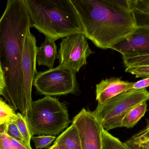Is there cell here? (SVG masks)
<instances>
[{
	"label": "cell",
	"instance_id": "9a60e30c",
	"mask_svg": "<svg viewBox=\"0 0 149 149\" xmlns=\"http://www.w3.org/2000/svg\"><path fill=\"white\" fill-rule=\"evenodd\" d=\"M148 104L143 102L132 108L123 118L121 127L133 128L144 116L147 111Z\"/></svg>",
	"mask_w": 149,
	"mask_h": 149
},
{
	"label": "cell",
	"instance_id": "484cf974",
	"mask_svg": "<svg viewBox=\"0 0 149 149\" xmlns=\"http://www.w3.org/2000/svg\"><path fill=\"white\" fill-rule=\"evenodd\" d=\"M10 144L14 149H32L31 148L22 143L20 142L9 137Z\"/></svg>",
	"mask_w": 149,
	"mask_h": 149
},
{
	"label": "cell",
	"instance_id": "cb8c5ba5",
	"mask_svg": "<svg viewBox=\"0 0 149 149\" xmlns=\"http://www.w3.org/2000/svg\"><path fill=\"white\" fill-rule=\"evenodd\" d=\"M0 149H14L6 132V124L0 125Z\"/></svg>",
	"mask_w": 149,
	"mask_h": 149
},
{
	"label": "cell",
	"instance_id": "6da1fadb",
	"mask_svg": "<svg viewBox=\"0 0 149 149\" xmlns=\"http://www.w3.org/2000/svg\"><path fill=\"white\" fill-rule=\"evenodd\" d=\"M31 23L24 0H8L0 18V68L4 78L2 95L26 120L31 110L26 101L22 68L24 46Z\"/></svg>",
	"mask_w": 149,
	"mask_h": 149
},
{
	"label": "cell",
	"instance_id": "7c38bea8",
	"mask_svg": "<svg viewBox=\"0 0 149 149\" xmlns=\"http://www.w3.org/2000/svg\"><path fill=\"white\" fill-rule=\"evenodd\" d=\"M56 41L45 37L44 41L38 47L36 62L38 66H45L49 69L53 68L57 58V48Z\"/></svg>",
	"mask_w": 149,
	"mask_h": 149
},
{
	"label": "cell",
	"instance_id": "4316f807",
	"mask_svg": "<svg viewBox=\"0 0 149 149\" xmlns=\"http://www.w3.org/2000/svg\"><path fill=\"white\" fill-rule=\"evenodd\" d=\"M4 85H5V84H4V78L2 72L0 68V96L2 95V93L4 88Z\"/></svg>",
	"mask_w": 149,
	"mask_h": 149
},
{
	"label": "cell",
	"instance_id": "4fadbf2b",
	"mask_svg": "<svg viewBox=\"0 0 149 149\" xmlns=\"http://www.w3.org/2000/svg\"><path fill=\"white\" fill-rule=\"evenodd\" d=\"M55 143L64 145L70 149H82L79 131L72 123L56 139Z\"/></svg>",
	"mask_w": 149,
	"mask_h": 149
},
{
	"label": "cell",
	"instance_id": "ba28073f",
	"mask_svg": "<svg viewBox=\"0 0 149 149\" xmlns=\"http://www.w3.org/2000/svg\"><path fill=\"white\" fill-rule=\"evenodd\" d=\"M78 129L82 149H102V129L93 112L83 108L73 118Z\"/></svg>",
	"mask_w": 149,
	"mask_h": 149
},
{
	"label": "cell",
	"instance_id": "5bb4252c",
	"mask_svg": "<svg viewBox=\"0 0 149 149\" xmlns=\"http://www.w3.org/2000/svg\"><path fill=\"white\" fill-rule=\"evenodd\" d=\"M136 26L149 27V0H130Z\"/></svg>",
	"mask_w": 149,
	"mask_h": 149
},
{
	"label": "cell",
	"instance_id": "5b68a950",
	"mask_svg": "<svg viewBox=\"0 0 149 149\" xmlns=\"http://www.w3.org/2000/svg\"><path fill=\"white\" fill-rule=\"evenodd\" d=\"M149 100V91L146 88L123 92L97 106L93 112L102 129L108 131L121 127L123 118L132 108Z\"/></svg>",
	"mask_w": 149,
	"mask_h": 149
},
{
	"label": "cell",
	"instance_id": "603a6c76",
	"mask_svg": "<svg viewBox=\"0 0 149 149\" xmlns=\"http://www.w3.org/2000/svg\"><path fill=\"white\" fill-rule=\"evenodd\" d=\"M125 72L135 75L136 78L149 77V66L126 67Z\"/></svg>",
	"mask_w": 149,
	"mask_h": 149
},
{
	"label": "cell",
	"instance_id": "d4e9b609",
	"mask_svg": "<svg viewBox=\"0 0 149 149\" xmlns=\"http://www.w3.org/2000/svg\"><path fill=\"white\" fill-rule=\"evenodd\" d=\"M149 86V77L139 80L137 82H134L132 89L140 90L146 88Z\"/></svg>",
	"mask_w": 149,
	"mask_h": 149
},
{
	"label": "cell",
	"instance_id": "e0dca14e",
	"mask_svg": "<svg viewBox=\"0 0 149 149\" xmlns=\"http://www.w3.org/2000/svg\"><path fill=\"white\" fill-rule=\"evenodd\" d=\"M17 115L13 108L0 97V124L16 121Z\"/></svg>",
	"mask_w": 149,
	"mask_h": 149
},
{
	"label": "cell",
	"instance_id": "8992f818",
	"mask_svg": "<svg viewBox=\"0 0 149 149\" xmlns=\"http://www.w3.org/2000/svg\"><path fill=\"white\" fill-rule=\"evenodd\" d=\"M76 73L59 65L36 75L33 85L37 93L45 96L77 94L80 92Z\"/></svg>",
	"mask_w": 149,
	"mask_h": 149
},
{
	"label": "cell",
	"instance_id": "1f68e13d",
	"mask_svg": "<svg viewBox=\"0 0 149 149\" xmlns=\"http://www.w3.org/2000/svg\"><path fill=\"white\" fill-rule=\"evenodd\" d=\"M0 125H1V124H0Z\"/></svg>",
	"mask_w": 149,
	"mask_h": 149
},
{
	"label": "cell",
	"instance_id": "3957f363",
	"mask_svg": "<svg viewBox=\"0 0 149 149\" xmlns=\"http://www.w3.org/2000/svg\"><path fill=\"white\" fill-rule=\"evenodd\" d=\"M31 27L56 40L84 34L79 15L71 0H24Z\"/></svg>",
	"mask_w": 149,
	"mask_h": 149
},
{
	"label": "cell",
	"instance_id": "52a82bcc",
	"mask_svg": "<svg viewBox=\"0 0 149 149\" xmlns=\"http://www.w3.org/2000/svg\"><path fill=\"white\" fill-rule=\"evenodd\" d=\"M93 52L85 34L81 33L62 39L57 58L59 65L77 73L81 67L87 64V58Z\"/></svg>",
	"mask_w": 149,
	"mask_h": 149
},
{
	"label": "cell",
	"instance_id": "7a4b0ae2",
	"mask_svg": "<svg viewBox=\"0 0 149 149\" xmlns=\"http://www.w3.org/2000/svg\"><path fill=\"white\" fill-rule=\"evenodd\" d=\"M84 34L98 48L111 49L136 27L130 0H71Z\"/></svg>",
	"mask_w": 149,
	"mask_h": 149
},
{
	"label": "cell",
	"instance_id": "ffe728a7",
	"mask_svg": "<svg viewBox=\"0 0 149 149\" xmlns=\"http://www.w3.org/2000/svg\"><path fill=\"white\" fill-rule=\"evenodd\" d=\"M6 124V132L8 136L15 139L22 143L29 146L26 143L21 134L17 126L16 121L10 122ZM31 148V147H29Z\"/></svg>",
	"mask_w": 149,
	"mask_h": 149
},
{
	"label": "cell",
	"instance_id": "4dcf8cb0",
	"mask_svg": "<svg viewBox=\"0 0 149 149\" xmlns=\"http://www.w3.org/2000/svg\"><path fill=\"white\" fill-rule=\"evenodd\" d=\"M60 147V149H70L69 148H67L65 146H64V145H59Z\"/></svg>",
	"mask_w": 149,
	"mask_h": 149
},
{
	"label": "cell",
	"instance_id": "8fae6325",
	"mask_svg": "<svg viewBox=\"0 0 149 149\" xmlns=\"http://www.w3.org/2000/svg\"><path fill=\"white\" fill-rule=\"evenodd\" d=\"M134 82L122 80L120 78H111L102 79L96 85V100L97 106L103 105L108 100L120 94L131 90Z\"/></svg>",
	"mask_w": 149,
	"mask_h": 149
},
{
	"label": "cell",
	"instance_id": "d6986e66",
	"mask_svg": "<svg viewBox=\"0 0 149 149\" xmlns=\"http://www.w3.org/2000/svg\"><path fill=\"white\" fill-rule=\"evenodd\" d=\"M122 59L126 67L149 66V54L122 57Z\"/></svg>",
	"mask_w": 149,
	"mask_h": 149
},
{
	"label": "cell",
	"instance_id": "277c9868",
	"mask_svg": "<svg viewBox=\"0 0 149 149\" xmlns=\"http://www.w3.org/2000/svg\"><path fill=\"white\" fill-rule=\"evenodd\" d=\"M26 121L32 136H56L72 122L66 104L51 96L32 101Z\"/></svg>",
	"mask_w": 149,
	"mask_h": 149
},
{
	"label": "cell",
	"instance_id": "7402d4cb",
	"mask_svg": "<svg viewBox=\"0 0 149 149\" xmlns=\"http://www.w3.org/2000/svg\"><path fill=\"white\" fill-rule=\"evenodd\" d=\"M149 140V120L147 121V125L142 130L134 135L128 141L134 144H137L141 142Z\"/></svg>",
	"mask_w": 149,
	"mask_h": 149
},
{
	"label": "cell",
	"instance_id": "f546056e",
	"mask_svg": "<svg viewBox=\"0 0 149 149\" xmlns=\"http://www.w3.org/2000/svg\"><path fill=\"white\" fill-rule=\"evenodd\" d=\"M49 149H60V147L58 144L56 143H54L53 145H52L51 147L49 148Z\"/></svg>",
	"mask_w": 149,
	"mask_h": 149
},
{
	"label": "cell",
	"instance_id": "2e32d148",
	"mask_svg": "<svg viewBox=\"0 0 149 149\" xmlns=\"http://www.w3.org/2000/svg\"><path fill=\"white\" fill-rule=\"evenodd\" d=\"M102 149H128L118 138L113 136L108 131L102 129Z\"/></svg>",
	"mask_w": 149,
	"mask_h": 149
},
{
	"label": "cell",
	"instance_id": "9c48e42d",
	"mask_svg": "<svg viewBox=\"0 0 149 149\" xmlns=\"http://www.w3.org/2000/svg\"><path fill=\"white\" fill-rule=\"evenodd\" d=\"M29 29L26 33L24 46L22 68L24 80V92L26 101L31 108L33 101L31 92L33 81L37 74L36 70V53L38 47L35 36Z\"/></svg>",
	"mask_w": 149,
	"mask_h": 149
},
{
	"label": "cell",
	"instance_id": "30bf717a",
	"mask_svg": "<svg viewBox=\"0 0 149 149\" xmlns=\"http://www.w3.org/2000/svg\"><path fill=\"white\" fill-rule=\"evenodd\" d=\"M111 49L120 52L122 57L149 54V27L136 26L127 37Z\"/></svg>",
	"mask_w": 149,
	"mask_h": 149
},
{
	"label": "cell",
	"instance_id": "83f0119b",
	"mask_svg": "<svg viewBox=\"0 0 149 149\" xmlns=\"http://www.w3.org/2000/svg\"><path fill=\"white\" fill-rule=\"evenodd\" d=\"M137 145L139 148L143 149H149V140L144 141L139 143L137 144H135Z\"/></svg>",
	"mask_w": 149,
	"mask_h": 149
},
{
	"label": "cell",
	"instance_id": "ac0fdd59",
	"mask_svg": "<svg viewBox=\"0 0 149 149\" xmlns=\"http://www.w3.org/2000/svg\"><path fill=\"white\" fill-rule=\"evenodd\" d=\"M17 119L16 121L17 126L25 142L28 144V146L31 147L30 142L32 136L31 134L27 121L20 113H17Z\"/></svg>",
	"mask_w": 149,
	"mask_h": 149
},
{
	"label": "cell",
	"instance_id": "44dd1931",
	"mask_svg": "<svg viewBox=\"0 0 149 149\" xmlns=\"http://www.w3.org/2000/svg\"><path fill=\"white\" fill-rule=\"evenodd\" d=\"M56 138V136H38L32 137L31 140L35 143L36 149H41L49 147Z\"/></svg>",
	"mask_w": 149,
	"mask_h": 149
},
{
	"label": "cell",
	"instance_id": "f1b7e54d",
	"mask_svg": "<svg viewBox=\"0 0 149 149\" xmlns=\"http://www.w3.org/2000/svg\"><path fill=\"white\" fill-rule=\"evenodd\" d=\"M123 143L128 149H143L139 148L136 144L131 143L129 142L128 141H127Z\"/></svg>",
	"mask_w": 149,
	"mask_h": 149
}]
</instances>
